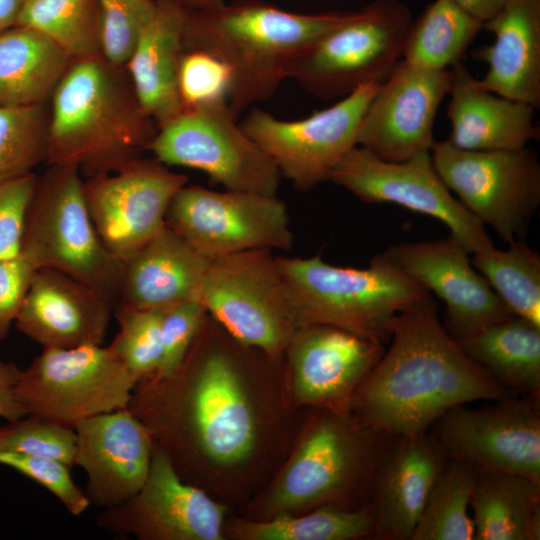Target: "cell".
<instances>
[{
    "instance_id": "4dcf8cb0",
    "label": "cell",
    "mask_w": 540,
    "mask_h": 540,
    "mask_svg": "<svg viewBox=\"0 0 540 540\" xmlns=\"http://www.w3.org/2000/svg\"><path fill=\"white\" fill-rule=\"evenodd\" d=\"M483 23L449 0H434L407 32L402 60L428 71L451 69L461 62Z\"/></svg>"
},
{
    "instance_id": "8d00e7d4",
    "label": "cell",
    "mask_w": 540,
    "mask_h": 540,
    "mask_svg": "<svg viewBox=\"0 0 540 540\" xmlns=\"http://www.w3.org/2000/svg\"><path fill=\"white\" fill-rule=\"evenodd\" d=\"M114 315L119 331L109 345L137 383L154 374L160 364L163 311L118 304Z\"/></svg>"
},
{
    "instance_id": "7c38bea8",
    "label": "cell",
    "mask_w": 540,
    "mask_h": 540,
    "mask_svg": "<svg viewBox=\"0 0 540 540\" xmlns=\"http://www.w3.org/2000/svg\"><path fill=\"white\" fill-rule=\"evenodd\" d=\"M166 226L209 259L249 250H290L294 235L278 196L213 191L185 184L172 198Z\"/></svg>"
},
{
    "instance_id": "4316f807",
    "label": "cell",
    "mask_w": 540,
    "mask_h": 540,
    "mask_svg": "<svg viewBox=\"0 0 540 540\" xmlns=\"http://www.w3.org/2000/svg\"><path fill=\"white\" fill-rule=\"evenodd\" d=\"M186 14L176 0H155L154 15L126 64L137 101L157 129L185 110L178 74Z\"/></svg>"
},
{
    "instance_id": "f6af8a7d",
    "label": "cell",
    "mask_w": 540,
    "mask_h": 540,
    "mask_svg": "<svg viewBox=\"0 0 540 540\" xmlns=\"http://www.w3.org/2000/svg\"><path fill=\"white\" fill-rule=\"evenodd\" d=\"M21 369L13 361L0 360V417L14 421L27 415L16 397V383Z\"/></svg>"
},
{
    "instance_id": "74e56055",
    "label": "cell",
    "mask_w": 540,
    "mask_h": 540,
    "mask_svg": "<svg viewBox=\"0 0 540 540\" xmlns=\"http://www.w3.org/2000/svg\"><path fill=\"white\" fill-rule=\"evenodd\" d=\"M75 449L74 428L37 415L27 414L0 425V451L47 456L71 468Z\"/></svg>"
},
{
    "instance_id": "d6a6232c",
    "label": "cell",
    "mask_w": 540,
    "mask_h": 540,
    "mask_svg": "<svg viewBox=\"0 0 540 540\" xmlns=\"http://www.w3.org/2000/svg\"><path fill=\"white\" fill-rule=\"evenodd\" d=\"M16 25L43 34L72 60L100 54L98 0H24Z\"/></svg>"
},
{
    "instance_id": "ba28073f",
    "label": "cell",
    "mask_w": 540,
    "mask_h": 540,
    "mask_svg": "<svg viewBox=\"0 0 540 540\" xmlns=\"http://www.w3.org/2000/svg\"><path fill=\"white\" fill-rule=\"evenodd\" d=\"M136 382L110 345L43 348L21 369L16 397L27 414L74 428L127 408Z\"/></svg>"
},
{
    "instance_id": "1f68e13d",
    "label": "cell",
    "mask_w": 540,
    "mask_h": 540,
    "mask_svg": "<svg viewBox=\"0 0 540 540\" xmlns=\"http://www.w3.org/2000/svg\"><path fill=\"white\" fill-rule=\"evenodd\" d=\"M471 263L515 316L540 327V256L524 240L473 254Z\"/></svg>"
},
{
    "instance_id": "f546056e",
    "label": "cell",
    "mask_w": 540,
    "mask_h": 540,
    "mask_svg": "<svg viewBox=\"0 0 540 540\" xmlns=\"http://www.w3.org/2000/svg\"><path fill=\"white\" fill-rule=\"evenodd\" d=\"M495 380L522 397L540 399V327L512 316L457 341Z\"/></svg>"
},
{
    "instance_id": "b9f144b4",
    "label": "cell",
    "mask_w": 540,
    "mask_h": 540,
    "mask_svg": "<svg viewBox=\"0 0 540 540\" xmlns=\"http://www.w3.org/2000/svg\"><path fill=\"white\" fill-rule=\"evenodd\" d=\"M178 85L187 109L227 100L229 76L226 68L210 55L185 51L180 62Z\"/></svg>"
},
{
    "instance_id": "ffe728a7",
    "label": "cell",
    "mask_w": 540,
    "mask_h": 540,
    "mask_svg": "<svg viewBox=\"0 0 540 540\" xmlns=\"http://www.w3.org/2000/svg\"><path fill=\"white\" fill-rule=\"evenodd\" d=\"M74 430V465L87 475L84 492L90 505L112 507L140 490L155 442L128 407L80 420Z\"/></svg>"
},
{
    "instance_id": "9a60e30c",
    "label": "cell",
    "mask_w": 540,
    "mask_h": 540,
    "mask_svg": "<svg viewBox=\"0 0 540 540\" xmlns=\"http://www.w3.org/2000/svg\"><path fill=\"white\" fill-rule=\"evenodd\" d=\"M428 433L448 460L540 483L539 399L513 396L478 408L457 405Z\"/></svg>"
},
{
    "instance_id": "8992f818",
    "label": "cell",
    "mask_w": 540,
    "mask_h": 540,
    "mask_svg": "<svg viewBox=\"0 0 540 540\" xmlns=\"http://www.w3.org/2000/svg\"><path fill=\"white\" fill-rule=\"evenodd\" d=\"M411 11L399 0H375L299 54L287 79L321 99L343 98L383 83L402 59Z\"/></svg>"
},
{
    "instance_id": "603a6c76",
    "label": "cell",
    "mask_w": 540,
    "mask_h": 540,
    "mask_svg": "<svg viewBox=\"0 0 540 540\" xmlns=\"http://www.w3.org/2000/svg\"><path fill=\"white\" fill-rule=\"evenodd\" d=\"M448 459L426 433L395 436L373 473L369 505L374 538L411 540L426 500Z\"/></svg>"
},
{
    "instance_id": "44dd1931",
    "label": "cell",
    "mask_w": 540,
    "mask_h": 540,
    "mask_svg": "<svg viewBox=\"0 0 540 540\" xmlns=\"http://www.w3.org/2000/svg\"><path fill=\"white\" fill-rule=\"evenodd\" d=\"M296 397L349 414L355 392L384 353V344L329 325L299 327L289 344Z\"/></svg>"
},
{
    "instance_id": "e575fe53",
    "label": "cell",
    "mask_w": 540,
    "mask_h": 540,
    "mask_svg": "<svg viewBox=\"0 0 540 540\" xmlns=\"http://www.w3.org/2000/svg\"><path fill=\"white\" fill-rule=\"evenodd\" d=\"M477 470L448 460L418 518L411 540H474L469 515Z\"/></svg>"
},
{
    "instance_id": "60d3db41",
    "label": "cell",
    "mask_w": 540,
    "mask_h": 540,
    "mask_svg": "<svg viewBox=\"0 0 540 540\" xmlns=\"http://www.w3.org/2000/svg\"><path fill=\"white\" fill-rule=\"evenodd\" d=\"M206 310L200 301L186 302L163 311L162 357L152 375H172L184 362L200 329Z\"/></svg>"
},
{
    "instance_id": "5bb4252c",
    "label": "cell",
    "mask_w": 540,
    "mask_h": 540,
    "mask_svg": "<svg viewBox=\"0 0 540 540\" xmlns=\"http://www.w3.org/2000/svg\"><path fill=\"white\" fill-rule=\"evenodd\" d=\"M329 180L366 203H392L438 219L471 255L494 246L485 225L444 184L430 151L390 162L355 146L339 161Z\"/></svg>"
},
{
    "instance_id": "7bdbcfd3",
    "label": "cell",
    "mask_w": 540,
    "mask_h": 540,
    "mask_svg": "<svg viewBox=\"0 0 540 540\" xmlns=\"http://www.w3.org/2000/svg\"><path fill=\"white\" fill-rule=\"evenodd\" d=\"M38 177L34 174L0 184V260L21 253L26 221Z\"/></svg>"
},
{
    "instance_id": "52a82bcc",
    "label": "cell",
    "mask_w": 540,
    "mask_h": 540,
    "mask_svg": "<svg viewBox=\"0 0 540 540\" xmlns=\"http://www.w3.org/2000/svg\"><path fill=\"white\" fill-rule=\"evenodd\" d=\"M392 438L360 418L328 411L313 423L282 474L273 507H340L356 493L370 496L374 470Z\"/></svg>"
},
{
    "instance_id": "bcb514c9",
    "label": "cell",
    "mask_w": 540,
    "mask_h": 540,
    "mask_svg": "<svg viewBox=\"0 0 540 540\" xmlns=\"http://www.w3.org/2000/svg\"><path fill=\"white\" fill-rule=\"evenodd\" d=\"M472 17L486 22L502 7L504 0H449Z\"/></svg>"
},
{
    "instance_id": "cb8c5ba5",
    "label": "cell",
    "mask_w": 540,
    "mask_h": 540,
    "mask_svg": "<svg viewBox=\"0 0 540 540\" xmlns=\"http://www.w3.org/2000/svg\"><path fill=\"white\" fill-rule=\"evenodd\" d=\"M495 40L471 56L488 70L480 85L499 96L540 106V0H504L483 23Z\"/></svg>"
},
{
    "instance_id": "ee69618b",
    "label": "cell",
    "mask_w": 540,
    "mask_h": 540,
    "mask_svg": "<svg viewBox=\"0 0 540 540\" xmlns=\"http://www.w3.org/2000/svg\"><path fill=\"white\" fill-rule=\"evenodd\" d=\"M38 269L20 253L0 260V343L15 323L22 302Z\"/></svg>"
},
{
    "instance_id": "d4e9b609",
    "label": "cell",
    "mask_w": 540,
    "mask_h": 540,
    "mask_svg": "<svg viewBox=\"0 0 540 540\" xmlns=\"http://www.w3.org/2000/svg\"><path fill=\"white\" fill-rule=\"evenodd\" d=\"M210 260L165 226L123 264L118 304L165 311L200 301Z\"/></svg>"
},
{
    "instance_id": "ab89813d",
    "label": "cell",
    "mask_w": 540,
    "mask_h": 540,
    "mask_svg": "<svg viewBox=\"0 0 540 540\" xmlns=\"http://www.w3.org/2000/svg\"><path fill=\"white\" fill-rule=\"evenodd\" d=\"M0 464L17 470L43 486L73 516L85 513L90 506L85 492L73 481L70 467L57 459L0 451Z\"/></svg>"
},
{
    "instance_id": "484cf974",
    "label": "cell",
    "mask_w": 540,
    "mask_h": 540,
    "mask_svg": "<svg viewBox=\"0 0 540 540\" xmlns=\"http://www.w3.org/2000/svg\"><path fill=\"white\" fill-rule=\"evenodd\" d=\"M451 70L450 144L473 151L515 150L539 139L535 107L484 89L462 62Z\"/></svg>"
},
{
    "instance_id": "2e32d148",
    "label": "cell",
    "mask_w": 540,
    "mask_h": 540,
    "mask_svg": "<svg viewBox=\"0 0 540 540\" xmlns=\"http://www.w3.org/2000/svg\"><path fill=\"white\" fill-rule=\"evenodd\" d=\"M187 177L158 160L135 158L83 182L89 214L107 249L124 264L165 226L168 206Z\"/></svg>"
},
{
    "instance_id": "f1b7e54d",
    "label": "cell",
    "mask_w": 540,
    "mask_h": 540,
    "mask_svg": "<svg viewBox=\"0 0 540 540\" xmlns=\"http://www.w3.org/2000/svg\"><path fill=\"white\" fill-rule=\"evenodd\" d=\"M470 508L474 540L540 539V483L527 477L477 471Z\"/></svg>"
},
{
    "instance_id": "e0dca14e",
    "label": "cell",
    "mask_w": 540,
    "mask_h": 540,
    "mask_svg": "<svg viewBox=\"0 0 540 540\" xmlns=\"http://www.w3.org/2000/svg\"><path fill=\"white\" fill-rule=\"evenodd\" d=\"M224 507L186 482L168 453L154 445L148 476L129 499L104 508L97 526L144 540H220Z\"/></svg>"
},
{
    "instance_id": "7a4b0ae2",
    "label": "cell",
    "mask_w": 540,
    "mask_h": 540,
    "mask_svg": "<svg viewBox=\"0 0 540 540\" xmlns=\"http://www.w3.org/2000/svg\"><path fill=\"white\" fill-rule=\"evenodd\" d=\"M349 12L295 13L260 0H234L187 10L185 51L210 55L227 70V102L237 117L269 99L287 79L292 61L346 21Z\"/></svg>"
},
{
    "instance_id": "7dc6e473",
    "label": "cell",
    "mask_w": 540,
    "mask_h": 540,
    "mask_svg": "<svg viewBox=\"0 0 540 540\" xmlns=\"http://www.w3.org/2000/svg\"><path fill=\"white\" fill-rule=\"evenodd\" d=\"M24 0H0V32L16 25Z\"/></svg>"
},
{
    "instance_id": "7402d4cb",
    "label": "cell",
    "mask_w": 540,
    "mask_h": 540,
    "mask_svg": "<svg viewBox=\"0 0 540 540\" xmlns=\"http://www.w3.org/2000/svg\"><path fill=\"white\" fill-rule=\"evenodd\" d=\"M113 302L71 276L38 269L15 320L16 329L42 348L104 345Z\"/></svg>"
},
{
    "instance_id": "30bf717a",
    "label": "cell",
    "mask_w": 540,
    "mask_h": 540,
    "mask_svg": "<svg viewBox=\"0 0 540 540\" xmlns=\"http://www.w3.org/2000/svg\"><path fill=\"white\" fill-rule=\"evenodd\" d=\"M148 149L162 164L200 170L225 190L277 196L278 168L236 123L227 100L185 109L158 128Z\"/></svg>"
},
{
    "instance_id": "f35d334b",
    "label": "cell",
    "mask_w": 540,
    "mask_h": 540,
    "mask_svg": "<svg viewBox=\"0 0 540 540\" xmlns=\"http://www.w3.org/2000/svg\"><path fill=\"white\" fill-rule=\"evenodd\" d=\"M99 47L111 65H126L137 39L155 12V0H98Z\"/></svg>"
},
{
    "instance_id": "9c48e42d",
    "label": "cell",
    "mask_w": 540,
    "mask_h": 540,
    "mask_svg": "<svg viewBox=\"0 0 540 540\" xmlns=\"http://www.w3.org/2000/svg\"><path fill=\"white\" fill-rule=\"evenodd\" d=\"M200 302L239 344L274 356L297 329L288 291L272 250L212 258Z\"/></svg>"
},
{
    "instance_id": "d590c367",
    "label": "cell",
    "mask_w": 540,
    "mask_h": 540,
    "mask_svg": "<svg viewBox=\"0 0 540 540\" xmlns=\"http://www.w3.org/2000/svg\"><path fill=\"white\" fill-rule=\"evenodd\" d=\"M48 124L44 104L0 105V184L33 173L47 160Z\"/></svg>"
},
{
    "instance_id": "6da1fadb",
    "label": "cell",
    "mask_w": 540,
    "mask_h": 540,
    "mask_svg": "<svg viewBox=\"0 0 540 540\" xmlns=\"http://www.w3.org/2000/svg\"><path fill=\"white\" fill-rule=\"evenodd\" d=\"M390 340L352 403L358 418L389 436L426 433L457 405L516 396L448 334L430 294L397 316Z\"/></svg>"
},
{
    "instance_id": "83f0119b",
    "label": "cell",
    "mask_w": 540,
    "mask_h": 540,
    "mask_svg": "<svg viewBox=\"0 0 540 540\" xmlns=\"http://www.w3.org/2000/svg\"><path fill=\"white\" fill-rule=\"evenodd\" d=\"M53 41L15 25L0 32V105L44 104L71 65Z\"/></svg>"
},
{
    "instance_id": "8fae6325",
    "label": "cell",
    "mask_w": 540,
    "mask_h": 540,
    "mask_svg": "<svg viewBox=\"0 0 540 540\" xmlns=\"http://www.w3.org/2000/svg\"><path fill=\"white\" fill-rule=\"evenodd\" d=\"M430 155L447 188L510 244L524 240L540 205V163L527 147L473 151L434 141Z\"/></svg>"
},
{
    "instance_id": "ac0fdd59",
    "label": "cell",
    "mask_w": 540,
    "mask_h": 540,
    "mask_svg": "<svg viewBox=\"0 0 540 540\" xmlns=\"http://www.w3.org/2000/svg\"><path fill=\"white\" fill-rule=\"evenodd\" d=\"M469 255L449 234L437 240L395 244L374 258L436 294L445 304L443 326L459 341L514 316Z\"/></svg>"
},
{
    "instance_id": "277c9868",
    "label": "cell",
    "mask_w": 540,
    "mask_h": 540,
    "mask_svg": "<svg viewBox=\"0 0 540 540\" xmlns=\"http://www.w3.org/2000/svg\"><path fill=\"white\" fill-rule=\"evenodd\" d=\"M276 258L297 328L329 325L384 344L397 316L430 294L374 257L364 269L329 264L320 254Z\"/></svg>"
},
{
    "instance_id": "5b68a950",
    "label": "cell",
    "mask_w": 540,
    "mask_h": 540,
    "mask_svg": "<svg viewBox=\"0 0 540 540\" xmlns=\"http://www.w3.org/2000/svg\"><path fill=\"white\" fill-rule=\"evenodd\" d=\"M81 172L51 165L31 202L21 253L36 269L63 272L111 300H118L123 264L107 249L86 204Z\"/></svg>"
},
{
    "instance_id": "3957f363",
    "label": "cell",
    "mask_w": 540,
    "mask_h": 540,
    "mask_svg": "<svg viewBox=\"0 0 540 540\" xmlns=\"http://www.w3.org/2000/svg\"><path fill=\"white\" fill-rule=\"evenodd\" d=\"M101 54L75 60L52 94L46 162L92 177L118 170L148 149L157 133Z\"/></svg>"
},
{
    "instance_id": "d6986e66",
    "label": "cell",
    "mask_w": 540,
    "mask_h": 540,
    "mask_svg": "<svg viewBox=\"0 0 540 540\" xmlns=\"http://www.w3.org/2000/svg\"><path fill=\"white\" fill-rule=\"evenodd\" d=\"M451 84V69L423 70L401 59L369 102L357 146L390 162L430 151L436 114Z\"/></svg>"
},
{
    "instance_id": "836d02e7",
    "label": "cell",
    "mask_w": 540,
    "mask_h": 540,
    "mask_svg": "<svg viewBox=\"0 0 540 540\" xmlns=\"http://www.w3.org/2000/svg\"><path fill=\"white\" fill-rule=\"evenodd\" d=\"M237 530L248 540H351L375 537L376 524L369 504L358 509L323 505L303 516L245 522Z\"/></svg>"
},
{
    "instance_id": "c3c4849f",
    "label": "cell",
    "mask_w": 540,
    "mask_h": 540,
    "mask_svg": "<svg viewBox=\"0 0 540 540\" xmlns=\"http://www.w3.org/2000/svg\"><path fill=\"white\" fill-rule=\"evenodd\" d=\"M187 10H205L220 6L225 0H176Z\"/></svg>"
},
{
    "instance_id": "4fadbf2b",
    "label": "cell",
    "mask_w": 540,
    "mask_h": 540,
    "mask_svg": "<svg viewBox=\"0 0 540 540\" xmlns=\"http://www.w3.org/2000/svg\"><path fill=\"white\" fill-rule=\"evenodd\" d=\"M381 83L360 86L309 117L285 121L253 108L242 130L270 157L282 177L300 191L329 180L339 161L355 146L364 112Z\"/></svg>"
}]
</instances>
